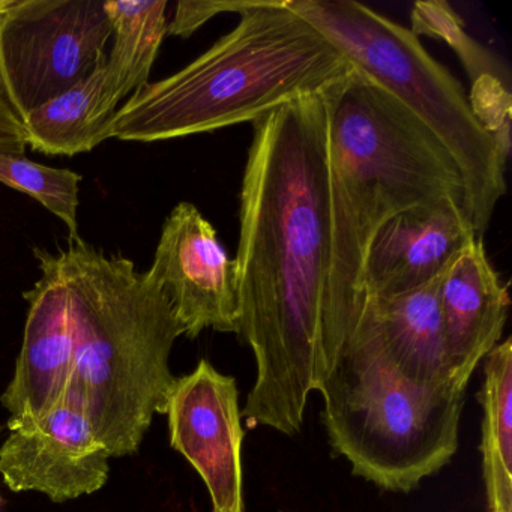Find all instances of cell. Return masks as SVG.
<instances>
[{
	"instance_id": "1",
	"label": "cell",
	"mask_w": 512,
	"mask_h": 512,
	"mask_svg": "<svg viewBox=\"0 0 512 512\" xmlns=\"http://www.w3.org/2000/svg\"><path fill=\"white\" fill-rule=\"evenodd\" d=\"M242 179L239 335L256 359L242 407L248 428L293 436L308 398L334 370L344 338L332 314L329 119L325 95H307L253 122Z\"/></svg>"
},
{
	"instance_id": "2",
	"label": "cell",
	"mask_w": 512,
	"mask_h": 512,
	"mask_svg": "<svg viewBox=\"0 0 512 512\" xmlns=\"http://www.w3.org/2000/svg\"><path fill=\"white\" fill-rule=\"evenodd\" d=\"M323 95L334 233L332 314L347 341L364 304L365 259L380 227L442 197L464 203V187L454 158L436 134L367 74L353 68Z\"/></svg>"
},
{
	"instance_id": "3",
	"label": "cell",
	"mask_w": 512,
	"mask_h": 512,
	"mask_svg": "<svg viewBox=\"0 0 512 512\" xmlns=\"http://www.w3.org/2000/svg\"><path fill=\"white\" fill-rule=\"evenodd\" d=\"M74 334L65 401L76 404L110 457L136 454L176 377L170 353L184 335L166 293L131 260L80 238L59 251Z\"/></svg>"
},
{
	"instance_id": "4",
	"label": "cell",
	"mask_w": 512,
	"mask_h": 512,
	"mask_svg": "<svg viewBox=\"0 0 512 512\" xmlns=\"http://www.w3.org/2000/svg\"><path fill=\"white\" fill-rule=\"evenodd\" d=\"M239 16L233 31L187 67L134 92L110 136L152 143L256 122L355 68L286 0H256Z\"/></svg>"
},
{
	"instance_id": "5",
	"label": "cell",
	"mask_w": 512,
	"mask_h": 512,
	"mask_svg": "<svg viewBox=\"0 0 512 512\" xmlns=\"http://www.w3.org/2000/svg\"><path fill=\"white\" fill-rule=\"evenodd\" d=\"M320 394L332 451L383 490H415L458 451L466 392L410 382L362 317Z\"/></svg>"
},
{
	"instance_id": "6",
	"label": "cell",
	"mask_w": 512,
	"mask_h": 512,
	"mask_svg": "<svg viewBox=\"0 0 512 512\" xmlns=\"http://www.w3.org/2000/svg\"><path fill=\"white\" fill-rule=\"evenodd\" d=\"M290 10L322 32L350 64L418 116L454 158L464 206L476 238L490 226L506 193V157L473 112L461 83L410 29L355 0H286Z\"/></svg>"
},
{
	"instance_id": "7",
	"label": "cell",
	"mask_w": 512,
	"mask_h": 512,
	"mask_svg": "<svg viewBox=\"0 0 512 512\" xmlns=\"http://www.w3.org/2000/svg\"><path fill=\"white\" fill-rule=\"evenodd\" d=\"M113 29L98 0H8L0 13V92L22 121L107 59Z\"/></svg>"
},
{
	"instance_id": "8",
	"label": "cell",
	"mask_w": 512,
	"mask_h": 512,
	"mask_svg": "<svg viewBox=\"0 0 512 512\" xmlns=\"http://www.w3.org/2000/svg\"><path fill=\"white\" fill-rule=\"evenodd\" d=\"M146 274L166 293L185 337L206 329L239 335L238 265L193 203H178L164 221Z\"/></svg>"
},
{
	"instance_id": "9",
	"label": "cell",
	"mask_w": 512,
	"mask_h": 512,
	"mask_svg": "<svg viewBox=\"0 0 512 512\" xmlns=\"http://www.w3.org/2000/svg\"><path fill=\"white\" fill-rule=\"evenodd\" d=\"M164 415L170 445L208 488L211 512H245L244 428L235 377L200 359L190 374L176 379Z\"/></svg>"
},
{
	"instance_id": "10",
	"label": "cell",
	"mask_w": 512,
	"mask_h": 512,
	"mask_svg": "<svg viewBox=\"0 0 512 512\" xmlns=\"http://www.w3.org/2000/svg\"><path fill=\"white\" fill-rule=\"evenodd\" d=\"M41 278L23 293L28 317L13 379L0 397L8 428L32 424L64 403L74 370L70 296L59 254L35 248Z\"/></svg>"
},
{
	"instance_id": "11",
	"label": "cell",
	"mask_w": 512,
	"mask_h": 512,
	"mask_svg": "<svg viewBox=\"0 0 512 512\" xmlns=\"http://www.w3.org/2000/svg\"><path fill=\"white\" fill-rule=\"evenodd\" d=\"M110 458L82 410L64 401L32 424L10 428L0 446V473L14 493L37 491L62 503L101 490Z\"/></svg>"
},
{
	"instance_id": "12",
	"label": "cell",
	"mask_w": 512,
	"mask_h": 512,
	"mask_svg": "<svg viewBox=\"0 0 512 512\" xmlns=\"http://www.w3.org/2000/svg\"><path fill=\"white\" fill-rule=\"evenodd\" d=\"M461 200L442 197L386 221L371 241L362 275L364 299L412 292L445 274L475 241Z\"/></svg>"
},
{
	"instance_id": "13",
	"label": "cell",
	"mask_w": 512,
	"mask_h": 512,
	"mask_svg": "<svg viewBox=\"0 0 512 512\" xmlns=\"http://www.w3.org/2000/svg\"><path fill=\"white\" fill-rule=\"evenodd\" d=\"M508 284L488 260L484 242H470L446 269L440 286L448 380L466 392L479 362L500 343L508 320Z\"/></svg>"
},
{
	"instance_id": "14",
	"label": "cell",
	"mask_w": 512,
	"mask_h": 512,
	"mask_svg": "<svg viewBox=\"0 0 512 512\" xmlns=\"http://www.w3.org/2000/svg\"><path fill=\"white\" fill-rule=\"evenodd\" d=\"M443 275L403 295L364 299L359 313L394 367L427 388H452L440 310Z\"/></svg>"
},
{
	"instance_id": "15",
	"label": "cell",
	"mask_w": 512,
	"mask_h": 512,
	"mask_svg": "<svg viewBox=\"0 0 512 512\" xmlns=\"http://www.w3.org/2000/svg\"><path fill=\"white\" fill-rule=\"evenodd\" d=\"M167 7L166 0L104 2L112 23L113 47L106 59L95 119L109 136L119 104L149 83V74L167 35Z\"/></svg>"
},
{
	"instance_id": "16",
	"label": "cell",
	"mask_w": 512,
	"mask_h": 512,
	"mask_svg": "<svg viewBox=\"0 0 512 512\" xmlns=\"http://www.w3.org/2000/svg\"><path fill=\"white\" fill-rule=\"evenodd\" d=\"M482 406V479L488 512H512V338L484 362L478 394Z\"/></svg>"
},
{
	"instance_id": "17",
	"label": "cell",
	"mask_w": 512,
	"mask_h": 512,
	"mask_svg": "<svg viewBox=\"0 0 512 512\" xmlns=\"http://www.w3.org/2000/svg\"><path fill=\"white\" fill-rule=\"evenodd\" d=\"M104 73L106 61L85 80L22 119L26 145L43 154L74 157L110 139L106 128L95 119Z\"/></svg>"
},
{
	"instance_id": "18",
	"label": "cell",
	"mask_w": 512,
	"mask_h": 512,
	"mask_svg": "<svg viewBox=\"0 0 512 512\" xmlns=\"http://www.w3.org/2000/svg\"><path fill=\"white\" fill-rule=\"evenodd\" d=\"M421 34L443 38L454 47L473 80L472 97H469L473 112L488 128L500 127L511 118V95L506 88H488L484 82L502 83L499 67H494L490 55L463 32V23L454 10L445 2H419L412 11V29Z\"/></svg>"
},
{
	"instance_id": "19",
	"label": "cell",
	"mask_w": 512,
	"mask_h": 512,
	"mask_svg": "<svg viewBox=\"0 0 512 512\" xmlns=\"http://www.w3.org/2000/svg\"><path fill=\"white\" fill-rule=\"evenodd\" d=\"M82 176L68 169L44 166L25 155L0 152V182L34 197L67 226L70 239L79 238V185Z\"/></svg>"
},
{
	"instance_id": "20",
	"label": "cell",
	"mask_w": 512,
	"mask_h": 512,
	"mask_svg": "<svg viewBox=\"0 0 512 512\" xmlns=\"http://www.w3.org/2000/svg\"><path fill=\"white\" fill-rule=\"evenodd\" d=\"M256 0H224V2H194V0H187V2H179L176 7L175 17L172 22L167 23V34L173 37L188 38L202 28L209 20L217 17L218 14L223 13H238L242 14L248 8L253 7Z\"/></svg>"
},
{
	"instance_id": "21",
	"label": "cell",
	"mask_w": 512,
	"mask_h": 512,
	"mask_svg": "<svg viewBox=\"0 0 512 512\" xmlns=\"http://www.w3.org/2000/svg\"><path fill=\"white\" fill-rule=\"evenodd\" d=\"M25 130L10 104L0 92V152L2 154L25 155Z\"/></svg>"
},
{
	"instance_id": "22",
	"label": "cell",
	"mask_w": 512,
	"mask_h": 512,
	"mask_svg": "<svg viewBox=\"0 0 512 512\" xmlns=\"http://www.w3.org/2000/svg\"><path fill=\"white\" fill-rule=\"evenodd\" d=\"M8 0H0V13H2V10H4L5 7H7Z\"/></svg>"
}]
</instances>
